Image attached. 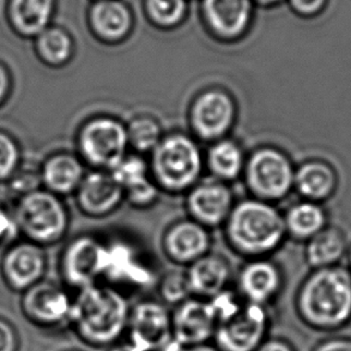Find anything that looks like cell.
<instances>
[{"label": "cell", "mask_w": 351, "mask_h": 351, "mask_svg": "<svg viewBox=\"0 0 351 351\" xmlns=\"http://www.w3.org/2000/svg\"><path fill=\"white\" fill-rule=\"evenodd\" d=\"M131 304L112 285H89L72 301L70 325L80 341L94 349H108L128 332Z\"/></svg>", "instance_id": "1"}, {"label": "cell", "mask_w": 351, "mask_h": 351, "mask_svg": "<svg viewBox=\"0 0 351 351\" xmlns=\"http://www.w3.org/2000/svg\"><path fill=\"white\" fill-rule=\"evenodd\" d=\"M295 309L311 330L335 332L351 323V271L343 266L315 269L300 285Z\"/></svg>", "instance_id": "2"}, {"label": "cell", "mask_w": 351, "mask_h": 351, "mask_svg": "<svg viewBox=\"0 0 351 351\" xmlns=\"http://www.w3.org/2000/svg\"><path fill=\"white\" fill-rule=\"evenodd\" d=\"M287 233L285 219L267 203L245 200L228 217V235L234 246L248 254L275 250Z\"/></svg>", "instance_id": "3"}, {"label": "cell", "mask_w": 351, "mask_h": 351, "mask_svg": "<svg viewBox=\"0 0 351 351\" xmlns=\"http://www.w3.org/2000/svg\"><path fill=\"white\" fill-rule=\"evenodd\" d=\"M17 233L38 246H52L65 237L69 214L60 197L45 189L19 198L12 208Z\"/></svg>", "instance_id": "4"}, {"label": "cell", "mask_w": 351, "mask_h": 351, "mask_svg": "<svg viewBox=\"0 0 351 351\" xmlns=\"http://www.w3.org/2000/svg\"><path fill=\"white\" fill-rule=\"evenodd\" d=\"M202 154L193 139L171 134L161 139L152 154V171L157 180L171 191L193 185L202 171Z\"/></svg>", "instance_id": "5"}, {"label": "cell", "mask_w": 351, "mask_h": 351, "mask_svg": "<svg viewBox=\"0 0 351 351\" xmlns=\"http://www.w3.org/2000/svg\"><path fill=\"white\" fill-rule=\"evenodd\" d=\"M271 325L266 306L245 301L237 313L217 324L214 344L221 351H256L270 336Z\"/></svg>", "instance_id": "6"}, {"label": "cell", "mask_w": 351, "mask_h": 351, "mask_svg": "<svg viewBox=\"0 0 351 351\" xmlns=\"http://www.w3.org/2000/svg\"><path fill=\"white\" fill-rule=\"evenodd\" d=\"M128 145V128L114 119H93L78 134L82 156L96 167L115 168L125 158Z\"/></svg>", "instance_id": "7"}, {"label": "cell", "mask_w": 351, "mask_h": 351, "mask_svg": "<svg viewBox=\"0 0 351 351\" xmlns=\"http://www.w3.org/2000/svg\"><path fill=\"white\" fill-rule=\"evenodd\" d=\"M294 178L295 171L289 158L276 149H261L247 163L248 186L261 198H283L294 186Z\"/></svg>", "instance_id": "8"}, {"label": "cell", "mask_w": 351, "mask_h": 351, "mask_svg": "<svg viewBox=\"0 0 351 351\" xmlns=\"http://www.w3.org/2000/svg\"><path fill=\"white\" fill-rule=\"evenodd\" d=\"M128 341L145 351H162L173 339L171 312L154 299L141 300L131 306Z\"/></svg>", "instance_id": "9"}, {"label": "cell", "mask_w": 351, "mask_h": 351, "mask_svg": "<svg viewBox=\"0 0 351 351\" xmlns=\"http://www.w3.org/2000/svg\"><path fill=\"white\" fill-rule=\"evenodd\" d=\"M107 245L91 237H77L67 245L62 256V275L73 289L96 285L105 269Z\"/></svg>", "instance_id": "10"}, {"label": "cell", "mask_w": 351, "mask_h": 351, "mask_svg": "<svg viewBox=\"0 0 351 351\" xmlns=\"http://www.w3.org/2000/svg\"><path fill=\"white\" fill-rule=\"evenodd\" d=\"M217 317L210 300L192 296L171 312L173 338L181 347L206 344L214 341Z\"/></svg>", "instance_id": "11"}, {"label": "cell", "mask_w": 351, "mask_h": 351, "mask_svg": "<svg viewBox=\"0 0 351 351\" xmlns=\"http://www.w3.org/2000/svg\"><path fill=\"white\" fill-rule=\"evenodd\" d=\"M47 269L43 247L22 240L14 242L5 251L0 270L6 285L16 291H25L43 280Z\"/></svg>", "instance_id": "12"}, {"label": "cell", "mask_w": 351, "mask_h": 351, "mask_svg": "<svg viewBox=\"0 0 351 351\" xmlns=\"http://www.w3.org/2000/svg\"><path fill=\"white\" fill-rule=\"evenodd\" d=\"M102 277L108 280L112 287L147 289L156 282L152 267L144 263L138 252L130 243L112 242L107 245L105 269Z\"/></svg>", "instance_id": "13"}, {"label": "cell", "mask_w": 351, "mask_h": 351, "mask_svg": "<svg viewBox=\"0 0 351 351\" xmlns=\"http://www.w3.org/2000/svg\"><path fill=\"white\" fill-rule=\"evenodd\" d=\"M72 301L73 299L66 290L41 280L24 291L22 306L24 313L34 323L46 328H57L70 323Z\"/></svg>", "instance_id": "14"}, {"label": "cell", "mask_w": 351, "mask_h": 351, "mask_svg": "<svg viewBox=\"0 0 351 351\" xmlns=\"http://www.w3.org/2000/svg\"><path fill=\"white\" fill-rule=\"evenodd\" d=\"M235 119V105L222 90H208L195 101L191 120L199 137L217 139L228 132Z\"/></svg>", "instance_id": "15"}, {"label": "cell", "mask_w": 351, "mask_h": 351, "mask_svg": "<svg viewBox=\"0 0 351 351\" xmlns=\"http://www.w3.org/2000/svg\"><path fill=\"white\" fill-rule=\"evenodd\" d=\"M282 285L280 271L267 261H252L242 269L239 277L242 299L266 307L278 296Z\"/></svg>", "instance_id": "16"}, {"label": "cell", "mask_w": 351, "mask_h": 351, "mask_svg": "<svg viewBox=\"0 0 351 351\" xmlns=\"http://www.w3.org/2000/svg\"><path fill=\"white\" fill-rule=\"evenodd\" d=\"M123 195L121 186L112 174L95 171L84 176L77 190V200L84 213L99 216L114 210Z\"/></svg>", "instance_id": "17"}, {"label": "cell", "mask_w": 351, "mask_h": 351, "mask_svg": "<svg viewBox=\"0 0 351 351\" xmlns=\"http://www.w3.org/2000/svg\"><path fill=\"white\" fill-rule=\"evenodd\" d=\"M233 197L227 186L221 182H203L195 186L189 195V208L199 222L216 226L229 217Z\"/></svg>", "instance_id": "18"}, {"label": "cell", "mask_w": 351, "mask_h": 351, "mask_svg": "<svg viewBox=\"0 0 351 351\" xmlns=\"http://www.w3.org/2000/svg\"><path fill=\"white\" fill-rule=\"evenodd\" d=\"M38 173L43 189L59 197L78 190L84 179L82 162L69 152H57L48 156Z\"/></svg>", "instance_id": "19"}, {"label": "cell", "mask_w": 351, "mask_h": 351, "mask_svg": "<svg viewBox=\"0 0 351 351\" xmlns=\"http://www.w3.org/2000/svg\"><path fill=\"white\" fill-rule=\"evenodd\" d=\"M186 276L192 296L209 300L228 289L230 269L223 258L204 256L192 263Z\"/></svg>", "instance_id": "20"}, {"label": "cell", "mask_w": 351, "mask_h": 351, "mask_svg": "<svg viewBox=\"0 0 351 351\" xmlns=\"http://www.w3.org/2000/svg\"><path fill=\"white\" fill-rule=\"evenodd\" d=\"M165 245L171 259L178 263H193L208 251L209 234L202 224L184 221L167 233Z\"/></svg>", "instance_id": "21"}, {"label": "cell", "mask_w": 351, "mask_h": 351, "mask_svg": "<svg viewBox=\"0 0 351 351\" xmlns=\"http://www.w3.org/2000/svg\"><path fill=\"white\" fill-rule=\"evenodd\" d=\"M294 186L306 200L322 203L337 191V173L328 162H306L295 171Z\"/></svg>", "instance_id": "22"}, {"label": "cell", "mask_w": 351, "mask_h": 351, "mask_svg": "<svg viewBox=\"0 0 351 351\" xmlns=\"http://www.w3.org/2000/svg\"><path fill=\"white\" fill-rule=\"evenodd\" d=\"M112 176L134 204H149L156 198V187L147 179V165L139 157H125L112 169Z\"/></svg>", "instance_id": "23"}, {"label": "cell", "mask_w": 351, "mask_h": 351, "mask_svg": "<svg viewBox=\"0 0 351 351\" xmlns=\"http://www.w3.org/2000/svg\"><path fill=\"white\" fill-rule=\"evenodd\" d=\"M347 253L348 241L344 233L337 227L326 226L309 239L306 247V261L313 270L332 267L339 265Z\"/></svg>", "instance_id": "24"}, {"label": "cell", "mask_w": 351, "mask_h": 351, "mask_svg": "<svg viewBox=\"0 0 351 351\" xmlns=\"http://www.w3.org/2000/svg\"><path fill=\"white\" fill-rule=\"evenodd\" d=\"M210 23L224 36H235L246 27L250 14V0H205Z\"/></svg>", "instance_id": "25"}, {"label": "cell", "mask_w": 351, "mask_h": 351, "mask_svg": "<svg viewBox=\"0 0 351 351\" xmlns=\"http://www.w3.org/2000/svg\"><path fill=\"white\" fill-rule=\"evenodd\" d=\"M53 0H12L10 16L14 28L25 38H38L48 28Z\"/></svg>", "instance_id": "26"}, {"label": "cell", "mask_w": 351, "mask_h": 351, "mask_svg": "<svg viewBox=\"0 0 351 351\" xmlns=\"http://www.w3.org/2000/svg\"><path fill=\"white\" fill-rule=\"evenodd\" d=\"M287 230L308 241L328 226V215L320 203L304 200L290 208L285 217Z\"/></svg>", "instance_id": "27"}, {"label": "cell", "mask_w": 351, "mask_h": 351, "mask_svg": "<svg viewBox=\"0 0 351 351\" xmlns=\"http://www.w3.org/2000/svg\"><path fill=\"white\" fill-rule=\"evenodd\" d=\"M91 17L97 33L110 40L125 36L131 24L128 9L118 1H104L96 5Z\"/></svg>", "instance_id": "28"}, {"label": "cell", "mask_w": 351, "mask_h": 351, "mask_svg": "<svg viewBox=\"0 0 351 351\" xmlns=\"http://www.w3.org/2000/svg\"><path fill=\"white\" fill-rule=\"evenodd\" d=\"M35 49L43 64L49 67H60L71 58V38L62 29L47 28L36 38Z\"/></svg>", "instance_id": "29"}, {"label": "cell", "mask_w": 351, "mask_h": 351, "mask_svg": "<svg viewBox=\"0 0 351 351\" xmlns=\"http://www.w3.org/2000/svg\"><path fill=\"white\" fill-rule=\"evenodd\" d=\"M210 169L215 176L226 180H233L239 176L243 168V155L237 143L221 141L210 149Z\"/></svg>", "instance_id": "30"}, {"label": "cell", "mask_w": 351, "mask_h": 351, "mask_svg": "<svg viewBox=\"0 0 351 351\" xmlns=\"http://www.w3.org/2000/svg\"><path fill=\"white\" fill-rule=\"evenodd\" d=\"M128 143L139 152L154 150L161 142V128L152 118L134 119L128 128Z\"/></svg>", "instance_id": "31"}, {"label": "cell", "mask_w": 351, "mask_h": 351, "mask_svg": "<svg viewBox=\"0 0 351 351\" xmlns=\"http://www.w3.org/2000/svg\"><path fill=\"white\" fill-rule=\"evenodd\" d=\"M22 157L19 141L8 131L0 130V185L22 168Z\"/></svg>", "instance_id": "32"}, {"label": "cell", "mask_w": 351, "mask_h": 351, "mask_svg": "<svg viewBox=\"0 0 351 351\" xmlns=\"http://www.w3.org/2000/svg\"><path fill=\"white\" fill-rule=\"evenodd\" d=\"M158 294L166 306H179L192 298L187 276L182 272H169L158 282Z\"/></svg>", "instance_id": "33"}, {"label": "cell", "mask_w": 351, "mask_h": 351, "mask_svg": "<svg viewBox=\"0 0 351 351\" xmlns=\"http://www.w3.org/2000/svg\"><path fill=\"white\" fill-rule=\"evenodd\" d=\"M5 187V195L12 200L14 204L19 198H22L30 192L41 189V179L38 171L19 169L10 180L3 184Z\"/></svg>", "instance_id": "34"}, {"label": "cell", "mask_w": 351, "mask_h": 351, "mask_svg": "<svg viewBox=\"0 0 351 351\" xmlns=\"http://www.w3.org/2000/svg\"><path fill=\"white\" fill-rule=\"evenodd\" d=\"M147 6L152 17L167 25L176 23L185 12V0H147Z\"/></svg>", "instance_id": "35"}, {"label": "cell", "mask_w": 351, "mask_h": 351, "mask_svg": "<svg viewBox=\"0 0 351 351\" xmlns=\"http://www.w3.org/2000/svg\"><path fill=\"white\" fill-rule=\"evenodd\" d=\"M17 233V229L12 219V215L0 204V246L4 242L11 240Z\"/></svg>", "instance_id": "36"}, {"label": "cell", "mask_w": 351, "mask_h": 351, "mask_svg": "<svg viewBox=\"0 0 351 351\" xmlns=\"http://www.w3.org/2000/svg\"><path fill=\"white\" fill-rule=\"evenodd\" d=\"M313 351H351V338L343 336L326 338L319 342Z\"/></svg>", "instance_id": "37"}, {"label": "cell", "mask_w": 351, "mask_h": 351, "mask_svg": "<svg viewBox=\"0 0 351 351\" xmlns=\"http://www.w3.org/2000/svg\"><path fill=\"white\" fill-rule=\"evenodd\" d=\"M14 90V78L9 69L0 62V108L9 101Z\"/></svg>", "instance_id": "38"}, {"label": "cell", "mask_w": 351, "mask_h": 351, "mask_svg": "<svg viewBox=\"0 0 351 351\" xmlns=\"http://www.w3.org/2000/svg\"><path fill=\"white\" fill-rule=\"evenodd\" d=\"M0 351H17L14 330L3 319H0Z\"/></svg>", "instance_id": "39"}, {"label": "cell", "mask_w": 351, "mask_h": 351, "mask_svg": "<svg viewBox=\"0 0 351 351\" xmlns=\"http://www.w3.org/2000/svg\"><path fill=\"white\" fill-rule=\"evenodd\" d=\"M256 351H296L294 346L282 337L266 338Z\"/></svg>", "instance_id": "40"}, {"label": "cell", "mask_w": 351, "mask_h": 351, "mask_svg": "<svg viewBox=\"0 0 351 351\" xmlns=\"http://www.w3.org/2000/svg\"><path fill=\"white\" fill-rule=\"evenodd\" d=\"M294 5L302 12H314L323 5L324 0H293Z\"/></svg>", "instance_id": "41"}, {"label": "cell", "mask_w": 351, "mask_h": 351, "mask_svg": "<svg viewBox=\"0 0 351 351\" xmlns=\"http://www.w3.org/2000/svg\"><path fill=\"white\" fill-rule=\"evenodd\" d=\"M107 351H145L141 349V348L137 347V346H134L133 343L130 342V341H126V342H119L114 346H112V347L108 348Z\"/></svg>", "instance_id": "42"}, {"label": "cell", "mask_w": 351, "mask_h": 351, "mask_svg": "<svg viewBox=\"0 0 351 351\" xmlns=\"http://www.w3.org/2000/svg\"><path fill=\"white\" fill-rule=\"evenodd\" d=\"M182 351H221L219 348L211 343L206 344H200V346H193V347L184 348Z\"/></svg>", "instance_id": "43"}, {"label": "cell", "mask_w": 351, "mask_h": 351, "mask_svg": "<svg viewBox=\"0 0 351 351\" xmlns=\"http://www.w3.org/2000/svg\"><path fill=\"white\" fill-rule=\"evenodd\" d=\"M348 253H349V270L351 271V248L348 251Z\"/></svg>", "instance_id": "44"}, {"label": "cell", "mask_w": 351, "mask_h": 351, "mask_svg": "<svg viewBox=\"0 0 351 351\" xmlns=\"http://www.w3.org/2000/svg\"><path fill=\"white\" fill-rule=\"evenodd\" d=\"M261 1H275V0H261Z\"/></svg>", "instance_id": "45"}]
</instances>
